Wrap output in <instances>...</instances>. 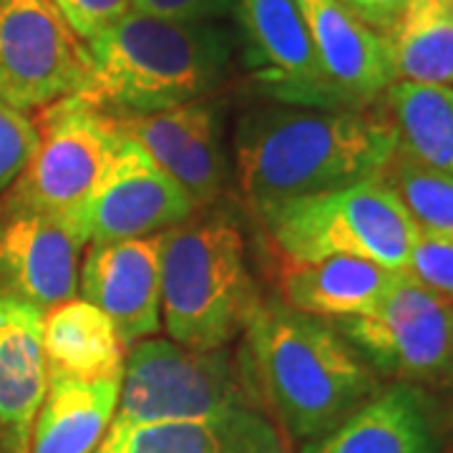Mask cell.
I'll list each match as a JSON object with an SVG mask.
<instances>
[{
    "instance_id": "cell-1",
    "label": "cell",
    "mask_w": 453,
    "mask_h": 453,
    "mask_svg": "<svg viewBox=\"0 0 453 453\" xmlns=\"http://www.w3.org/2000/svg\"><path fill=\"white\" fill-rule=\"evenodd\" d=\"M401 146L393 119L363 109L259 106L234 131V172L262 219L303 196L383 177Z\"/></svg>"
},
{
    "instance_id": "cell-2",
    "label": "cell",
    "mask_w": 453,
    "mask_h": 453,
    "mask_svg": "<svg viewBox=\"0 0 453 453\" xmlns=\"http://www.w3.org/2000/svg\"><path fill=\"white\" fill-rule=\"evenodd\" d=\"M244 335L252 386L292 438H320L375 395L371 365L323 318L270 300Z\"/></svg>"
},
{
    "instance_id": "cell-3",
    "label": "cell",
    "mask_w": 453,
    "mask_h": 453,
    "mask_svg": "<svg viewBox=\"0 0 453 453\" xmlns=\"http://www.w3.org/2000/svg\"><path fill=\"white\" fill-rule=\"evenodd\" d=\"M76 96L111 116H142L207 98L226 81L234 35L217 20H166L129 11L88 41Z\"/></svg>"
},
{
    "instance_id": "cell-4",
    "label": "cell",
    "mask_w": 453,
    "mask_h": 453,
    "mask_svg": "<svg viewBox=\"0 0 453 453\" xmlns=\"http://www.w3.org/2000/svg\"><path fill=\"white\" fill-rule=\"evenodd\" d=\"M259 305L242 232L232 219H187L164 232L162 325L169 340L189 350H222Z\"/></svg>"
},
{
    "instance_id": "cell-5",
    "label": "cell",
    "mask_w": 453,
    "mask_h": 453,
    "mask_svg": "<svg viewBox=\"0 0 453 453\" xmlns=\"http://www.w3.org/2000/svg\"><path fill=\"white\" fill-rule=\"evenodd\" d=\"M288 262L357 257L405 273L418 225L383 179L303 196L259 219Z\"/></svg>"
},
{
    "instance_id": "cell-6",
    "label": "cell",
    "mask_w": 453,
    "mask_h": 453,
    "mask_svg": "<svg viewBox=\"0 0 453 453\" xmlns=\"http://www.w3.org/2000/svg\"><path fill=\"white\" fill-rule=\"evenodd\" d=\"M237 408H262L252 380L226 350H189L174 340H139L124 363L121 393L104 438L139 426L211 418Z\"/></svg>"
},
{
    "instance_id": "cell-7",
    "label": "cell",
    "mask_w": 453,
    "mask_h": 453,
    "mask_svg": "<svg viewBox=\"0 0 453 453\" xmlns=\"http://www.w3.org/2000/svg\"><path fill=\"white\" fill-rule=\"evenodd\" d=\"M35 129V154L8 195L79 226V211L94 195L121 142L116 119L71 94L46 106Z\"/></svg>"
},
{
    "instance_id": "cell-8",
    "label": "cell",
    "mask_w": 453,
    "mask_h": 453,
    "mask_svg": "<svg viewBox=\"0 0 453 453\" xmlns=\"http://www.w3.org/2000/svg\"><path fill=\"white\" fill-rule=\"evenodd\" d=\"M333 327L375 371L401 380H434L453 371V300L401 273L371 310Z\"/></svg>"
},
{
    "instance_id": "cell-9",
    "label": "cell",
    "mask_w": 453,
    "mask_h": 453,
    "mask_svg": "<svg viewBox=\"0 0 453 453\" xmlns=\"http://www.w3.org/2000/svg\"><path fill=\"white\" fill-rule=\"evenodd\" d=\"M88 50L53 0H0V101L18 111L79 94Z\"/></svg>"
},
{
    "instance_id": "cell-10",
    "label": "cell",
    "mask_w": 453,
    "mask_h": 453,
    "mask_svg": "<svg viewBox=\"0 0 453 453\" xmlns=\"http://www.w3.org/2000/svg\"><path fill=\"white\" fill-rule=\"evenodd\" d=\"M244 68L267 98L303 109H350L320 68L295 0H234Z\"/></svg>"
},
{
    "instance_id": "cell-11",
    "label": "cell",
    "mask_w": 453,
    "mask_h": 453,
    "mask_svg": "<svg viewBox=\"0 0 453 453\" xmlns=\"http://www.w3.org/2000/svg\"><path fill=\"white\" fill-rule=\"evenodd\" d=\"M196 211L195 199L121 134L109 169L79 211V226L88 242H119L169 232Z\"/></svg>"
},
{
    "instance_id": "cell-12",
    "label": "cell",
    "mask_w": 453,
    "mask_h": 453,
    "mask_svg": "<svg viewBox=\"0 0 453 453\" xmlns=\"http://www.w3.org/2000/svg\"><path fill=\"white\" fill-rule=\"evenodd\" d=\"M88 244L73 222L5 192L0 199V292L50 310L79 292V259Z\"/></svg>"
},
{
    "instance_id": "cell-13",
    "label": "cell",
    "mask_w": 453,
    "mask_h": 453,
    "mask_svg": "<svg viewBox=\"0 0 453 453\" xmlns=\"http://www.w3.org/2000/svg\"><path fill=\"white\" fill-rule=\"evenodd\" d=\"M119 131L139 144L199 210L222 195L226 159L222 149V113L210 98L142 116H113Z\"/></svg>"
},
{
    "instance_id": "cell-14",
    "label": "cell",
    "mask_w": 453,
    "mask_h": 453,
    "mask_svg": "<svg viewBox=\"0 0 453 453\" xmlns=\"http://www.w3.org/2000/svg\"><path fill=\"white\" fill-rule=\"evenodd\" d=\"M162 234L88 242L79 270L83 300L96 305L129 348L162 330Z\"/></svg>"
},
{
    "instance_id": "cell-15",
    "label": "cell",
    "mask_w": 453,
    "mask_h": 453,
    "mask_svg": "<svg viewBox=\"0 0 453 453\" xmlns=\"http://www.w3.org/2000/svg\"><path fill=\"white\" fill-rule=\"evenodd\" d=\"M46 310L0 292V453H28L49 390L43 348Z\"/></svg>"
},
{
    "instance_id": "cell-16",
    "label": "cell",
    "mask_w": 453,
    "mask_h": 453,
    "mask_svg": "<svg viewBox=\"0 0 453 453\" xmlns=\"http://www.w3.org/2000/svg\"><path fill=\"white\" fill-rule=\"evenodd\" d=\"M308 23L320 68L350 109H365L395 83L383 33L340 0H295Z\"/></svg>"
},
{
    "instance_id": "cell-17",
    "label": "cell",
    "mask_w": 453,
    "mask_h": 453,
    "mask_svg": "<svg viewBox=\"0 0 453 453\" xmlns=\"http://www.w3.org/2000/svg\"><path fill=\"white\" fill-rule=\"evenodd\" d=\"M94 453H288V446L262 408H237L211 418L139 426L104 438Z\"/></svg>"
},
{
    "instance_id": "cell-18",
    "label": "cell",
    "mask_w": 453,
    "mask_h": 453,
    "mask_svg": "<svg viewBox=\"0 0 453 453\" xmlns=\"http://www.w3.org/2000/svg\"><path fill=\"white\" fill-rule=\"evenodd\" d=\"M401 273L357 257L288 262L277 273L280 303L323 320H340L371 310Z\"/></svg>"
},
{
    "instance_id": "cell-19",
    "label": "cell",
    "mask_w": 453,
    "mask_h": 453,
    "mask_svg": "<svg viewBox=\"0 0 453 453\" xmlns=\"http://www.w3.org/2000/svg\"><path fill=\"white\" fill-rule=\"evenodd\" d=\"M121 375L79 380L49 372V390L35 416L28 453H94L111 423Z\"/></svg>"
},
{
    "instance_id": "cell-20",
    "label": "cell",
    "mask_w": 453,
    "mask_h": 453,
    "mask_svg": "<svg viewBox=\"0 0 453 453\" xmlns=\"http://www.w3.org/2000/svg\"><path fill=\"white\" fill-rule=\"evenodd\" d=\"M431 428L408 386L375 393L353 416L312 438L300 453H431Z\"/></svg>"
},
{
    "instance_id": "cell-21",
    "label": "cell",
    "mask_w": 453,
    "mask_h": 453,
    "mask_svg": "<svg viewBox=\"0 0 453 453\" xmlns=\"http://www.w3.org/2000/svg\"><path fill=\"white\" fill-rule=\"evenodd\" d=\"M43 348L49 372L79 380L121 375L127 363V345L113 323L83 297L65 300L46 312Z\"/></svg>"
},
{
    "instance_id": "cell-22",
    "label": "cell",
    "mask_w": 453,
    "mask_h": 453,
    "mask_svg": "<svg viewBox=\"0 0 453 453\" xmlns=\"http://www.w3.org/2000/svg\"><path fill=\"white\" fill-rule=\"evenodd\" d=\"M395 81L453 86V13L449 0H405L383 33Z\"/></svg>"
},
{
    "instance_id": "cell-23",
    "label": "cell",
    "mask_w": 453,
    "mask_h": 453,
    "mask_svg": "<svg viewBox=\"0 0 453 453\" xmlns=\"http://www.w3.org/2000/svg\"><path fill=\"white\" fill-rule=\"evenodd\" d=\"M386 96L401 149L453 179V86L395 81Z\"/></svg>"
},
{
    "instance_id": "cell-24",
    "label": "cell",
    "mask_w": 453,
    "mask_h": 453,
    "mask_svg": "<svg viewBox=\"0 0 453 453\" xmlns=\"http://www.w3.org/2000/svg\"><path fill=\"white\" fill-rule=\"evenodd\" d=\"M383 181L398 195L408 214L423 232L453 237V179L416 162L398 146Z\"/></svg>"
},
{
    "instance_id": "cell-25",
    "label": "cell",
    "mask_w": 453,
    "mask_h": 453,
    "mask_svg": "<svg viewBox=\"0 0 453 453\" xmlns=\"http://www.w3.org/2000/svg\"><path fill=\"white\" fill-rule=\"evenodd\" d=\"M38 146V129L23 111L0 101V195L23 174Z\"/></svg>"
},
{
    "instance_id": "cell-26",
    "label": "cell",
    "mask_w": 453,
    "mask_h": 453,
    "mask_svg": "<svg viewBox=\"0 0 453 453\" xmlns=\"http://www.w3.org/2000/svg\"><path fill=\"white\" fill-rule=\"evenodd\" d=\"M405 273L426 288L453 300V237H441L418 229Z\"/></svg>"
},
{
    "instance_id": "cell-27",
    "label": "cell",
    "mask_w": 453,
    "mask_h": 453,
    "mask_svg": "<svg viewBox=\"0 0 453 453\" xmlns=\"http://www.w3.org/2000/svg\"><path fill=\"white\" fill-rule=\"evenodd\" d=\"M53 5L81 41H91L131 11V0H53Z\"/></svg>"
},
{
    "instance_id": "cell-28",
    "label": "cell",
    "mask_w": 453,
    "mask_h": 453,
    "mask_svg": "<svg viewBox=\"0 0 453 453\" xmlns=\"http://www.w3.org/2000/svg\"><path fill=\"white\" fill-rule=\"evenodd\" d=\"M232 8L234 0H131V11L184 23L217 20L232 13Z\"/></svg>"
},
{
    "instance_id": "cell-29",
    "label": "cell",
    "mask_w": 453,
    "mask_h": 453,
    "mask_svg": "<svg viewBox=\"0 0 453 453\" xmlns=\"http://www.w3.org/2000/svg\"><path fill=\"white\" fill-rule=\"evenodd\" d=\"M340 3L378 33L388 31L405 5V0H340Z\"/></svg>"
},
{
    "instance_id": "cell-30",
    "label": "cell",
    "mask_w": 453,
    "mask_h": 453,
    "mask_svg": "<svg viewBox=\"0 0 453 453\" xmlns=\"http://www.w3.org/2000/svg\"><path fill=\"white\" fill-rule=\"evenodd\" d=\"M449 8H451V13H453V0H449Z\"/></svg>"
}]
</instances>
